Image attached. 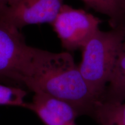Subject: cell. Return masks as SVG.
Here are the masks:
<instances>
[{"label": "cell", "instance_id": "6da1fadb", "mask_svg": "<svg viewBox=\"0 0 125 125\" xmlns=\"http://www.w3.org/2000/svg\"><path fill=\"white\" fill-rule=\"evenodd\" d=\"M14 83L67 103L78 116H92L98 101L67 52L53 53L27 45L16 67Z\"/></svg>", "mask_w": 125, "mask_h": 125}, {"label": "cell", "instance_id": "7a4b0ae2", "mask_svg": "<svg viewBox=\"0 0 125 125\" xmlns=\"http://www.w3.org/2000/svg\"><path fill=\"white\" fill-rule=\"evenodd\" d=\"M124 37L122 28L108 31L98 30L82 48L79 70L98 101L113 73Z\"/></svg>", "mask_w": 125, "mask_h": 125}, {"label": "cell", "instance_id": "3957f363", "mask_svg": "<svg viewBox=\"0 0 125 125\" xmlns=\"http://www.w3.org/2000/svg\"><path fill=\"white\" fill-rule=\"evenodd\" d=\"M101 20L82 9L63 4L52 26L67 51L82 49L98 30Z\"/></svg>", "mask_w": 125, "mask_h": 125}, {"label": "cell", "instance_id": "277c9868", "mask_svg": "<svg viewBox=\"0 0 125 125\" xmlns=\"http://www.w3.org/2000/svg\"><path fill=\"white\" fill-rule=\"evenodd\" d=\"M64 0H15L0 4V24L20 30L32 24H52Z\"/></svg>", "mask_w": 125, "mask_h": 125}, {"label": "cell", "instance_id": "5b68a950", "mask_svg": "<svg viewBox=\"0 0 125 125\" xmlns=\"http://www.w3.org/2000/svg\"><path fill=\"white\" fill-rule=\"evenodd\" d=\"M27 46L19 30L0 24V81L14 83L16 67Z\"/></svg>", "mask_w": 125, "mask_h": 125}, {"label": "cell", "instance_id": "8992f818", "mask_svg": "<svg viewBox=\"0 0 125 125\" xmlns=\"http://www.w3.org/2000/svg\"><path fill=\"white\" fill-rule=\"evenodd\" d=\"M27 108L35 112L46 125H76L78 115L71 106L44 94L35 93Z\"/></svg>", "mask_w": 125, "mask_h": 125}, {"label": "cell", "instance_id": "52a82bcc", "mask_svg": "<svg viewBox=\"0 0 125 125\" xmlns=\"http://www.w3.org/2000/svg\"><path fill=\"white\" fill-rule=\"evenodd\" d=\"M125 37L119 50L116 64L104 93L100 101L122 103L125 101Z\"/></svg>", "mask_w": 125, "mask_h": 125}, {"label": "cell", "instance_id": "ba28073f", "mask_svg": "<svg viewBox=\"0 0 125 125\" xmlns=\"http://www.w3.org/2000/svg\"><path fill=\"white\" fill-rule=\"evenodd\" d=\"M87 7L107 16L112 29L125 22V0H81Z\"/></svg>", "mask_w": 125, "mask_h": 125}, {"label": "cell", "instance_id": "9c48e42d", "mask_svg": "<svg viewBox=\"0 0 125 125\" xmlns=\"http://www.w3.org/2000/svg\"><path fill=\"white\" fill-rule=\"evenodd\" d=\"M92 118L99 125H125V103L97 101Z\"/></svg>", "mask_w": 125, "mask_h": 125}, {"label": "cell", "instance_id": "30bf717a", "mask_svg": "<svg viewBox=\"0 0 125 125\" xmlns=\"http://www.w3.org/2000/svg\"><path fill=\"white\" fill-rule=\"evenodd\" d=\"M26 96V92L21 89L0 84V105L27 108Z\"/></svg>", "mask_w": 125, "mask_h": 125}, {"label": "cell", "instance_id": "8fae6325", "mask_svg": "<svg viewBox=\"0 0 125 125\" xmlns=\"http://www.w3.org/2000/svg\"><path fill=\"white\" fill-rule=\"evenodd\" d=\"M14 1L15 0H0V4H9Z\"/></svg>", "mask_w": 125, "mask_h": 125}, {"label": "cell", "instance_id": "7c38bea8", "mask_svg": "<svg viewBox=\"0 0 125 125\" xmlns=\"http://www.w3.org/2000/svg\"><path fill=\"white\" fill-rule=\"evenodd\" d=\"M125 27V22L124 24H123L122 25V26L121 27Z\"/></svg>", "mask_w": 125, "mask_h": 125}]
</instances>
